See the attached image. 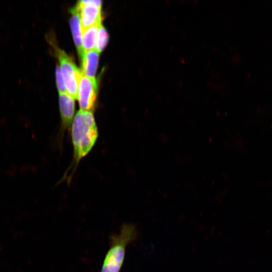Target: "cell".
I'll list each match as a JSON object with an SVG mask.
<instances>
[{
    "label": "cell",
    "instance_id": "1",
    "mask_svg": "<svg viewBox=\"0 0 272 272\" xmlns=\"http://www.w3.org/2000/svg\"><path fill=\"white\" fill-rule=\"evenodd\" d=\"M98 135L97 126L92 111L81 109L78 111L72 128L74 159L76 163L90 152Z\"/></svg>",
    "mask_w": 272,
    "mask_h": 272
},
{
    "label": "cell",
    "instance_id": "2",
    "mask_svg": "<svg viewBox=\"0 0 272 272\" xmlns=\"http://www.w3.org/2000/svg\"><path fill=\"white\" fill-rule=\"evenodd\" d=\"M137 230L131 224L121 226L119 233L111 237V247L105 257L101 272H119L122 265L127 244L137 237Z\"/></svg>",
    "mask_w": 272,
    "mask_h": 272
},
{
    "label": "cell",
    "instance_id": "3",
    "mask_svg": "<svg viewBox=\"0 0 272 272\" xmlns=\"http://www.w3.org/2000/svg\"><path fill=\"white\" fill-rule=\"evenodd\" d=\"M47 37L59 62L66 91L73 98L78 99L79 82L83 72L76 66L72 57L55 45L53 42L52 36L48 34Z\"/></svg>",
    "mask_w": 272,
    "mask_h": 272
},
{
    "label": "cell",
    "instance_id": "4",
    "mask_svg": "<svg viewBox=\"0 0 272 272\" xmlns=\"http://www.w3.org/2000/svg\"><path fill=\"white\" fill-rule=\"evenodd\" d=\"M102 2L100 0H81L76 7L80 15L82 31L96 24L101 23Z\"/></svg>",
    "mask_w": 272,
    "mask_h": 272
},
{
    "label": "cell",
    "instance_id": "5",
    "mask_svg": "<svg viewBox=\"0 0 272 272\" xmlns=\"http://www.w3.org/2000/svg\"><path fill=\"white\" fill-rule=\"evenodd\" d=\"M97 82L95 77L82 74L79 82L78 97L80 109L92 111L96 100Z\"/></svg>",
    "mask_w": 272,
    "mask_h": 272
},
{
    "label": "cell",
    "instance_id": "6",
    "mask_svg": "<svg viewBox=\"0 0 272 272\" xmlns=\"http://www.w3.org/2000/svg\"><path fill=\"white\" fill-rule=\"evenodd\" d=\"M59 106L61 121V129L71 125L75 113V100L67 92H59Z\"/></svg>",
    "mask_w": 272,
    "mask_h": 272
},
{
    "label": "cell",
    "instance_id": "7",
    "mask_svg": "<svg viewBox=\"0 0 272 272\" xmlns=\"http://www.w3.org/2000/svg\"><path fill=\"white\" fill-rule=\"evenodd\" d=\"M72 14L70 23L75 43L79 57L81 59L84 51L82 46V33L80 24V15L76 6L71 8Z\"/></svg>",
    "mask_w": 272,
    "mask_h": 272
},
{
    "label": "cell",
    "instance_id": "8",
    "mask_svg": "<svg viewBox=\"0 0 272 272\" xmlns=\"http://www.w3.org/2000/svg\"><path fill=\"white\" fill-rule=\"evenodd\" d=\"M99 52L95 49L84 52L82 58V72L89 77H95L99 59Z\"/></svg>",
    "mask_w": 272,
    "mask_h": 272
},
{
    "label": "cell",
    "instance_id": "9",
    "mask_svg": "<svg viewBox=\"0 0 272 272\" xmlns=\"http://www.w3.org/2000/svg\"><path fill=\"white\" fill-rule=\"evenodd\" d=\"M99 25H94L82 31V46L84 52L93 49L95 47Z\"/></svg>",
    "mask_w": 272,
    "mask_h": 272
},
{
    "label": "cell",
    "instance_id": "10",
    "mask_svg": "<svg viewBox=\"0 0 272 272\" xmlns=\"http://www.w3.org/2000/svg\"><path fill=\"white\" fill-rule=\"evenodd\" d=\"M108 40V34L105 28L101 23L98 26L97 34L95 49L100 52L106 45Z\"/></svg>",
    "mask_w": 272,
    "mask_h": 272
},
{
    "label": "cell",
    "instance_id": "11",
    "mask_svg": "<svg viewBox=\"0 0 272 272\" xmlns=\"http://www.w3.org/2000/svg\"><path fill=\"white\" fill-rule=\"evenodd\" d=\"M56 83L59 92H67L65 89L63 78L62 76L60 67L57 64L55 71Z\"/></svg>",
    "mask_w": 272,
    "mask_h": 272
}]
</instances>
